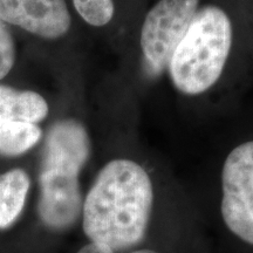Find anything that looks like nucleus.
Returning <instances> with one entry per match:
<instances>
[{"mask_svg":"<svg viewBox=\"0 0 253 253\" xmlns=\"http://www.w3.org/2000/svg\"><path fill=\"white\" fill-rule=\"evenodd\" d=\"M79 225L86 242L116 253L147 246L210 253L199 221L160 210L153 173L135 157H114L100 168L84 194Z\"/></svg>","mask_w":253,"mask_h":253,"instance_id":"obj_1","label":"nucleus"},{"mask_svg":"<svg viewBox=\"0 0 253 253\" xmlns=\"http://www.w3.org/2000/svg\"><path fill=\"white\" fill-rule=\"evenodd\" d=\"M90 156L89 134L80 121L66 119L50 126L40 161L37 211L53 235H66L80 224L84 197L81 173Z\"/></svg>","mask_w":253,"mask_h":253,"instance_id":"obj_2","label":"nucleus"},{"mask_svg":"<svg viewBox=\"0 0 253 253\" xmlns=\"http://www.w3.org/2000/svg\"><path fill=\"white\" fill-rule=\"evenodd\" d=\"M232 43L229 14L217 5L199 7L168 65L173 88L189 97L212 89L226 67Z\"/></svg>","mask_w":253,"mask_h":253,"instance_id":"obj_3","label":"nucleus"},{"mask_svg":"<svg viewBox=\"0 0 253 253\" xmlns=\"http://www.w3.org/2000/svg\"><path fill=\"white\" fill-rule=\"evenodd\" d=\"M209 224L212 231L207 242L214 240V253H253V140L235 145L224 157Z\"/></svg>","mask_w":253,"mask_h":253,"instance_id":"obj_4","label":"nucleus"},{"mask_svg":"<svg viewBox=\"0 0 253 253\" xmlns=\"http://www.w3.org/2000/svg\"><path fill=\"white\" fill-rule=\"evenodd\" d=\"M199 8V0H158L145 15L140 33L143 65L153 78L167 72L170 59Z\"/></svg>","mask_w":253,"mask_h":253,"instance_id":"obj_5","label":"nucleus"},{"mask_svg":"<svg viewBox=\"0 0 253 253\" xmlns=\"http://www.w3.org/2000/svg\"><path fill=\"white\" fill-rule=\"evenodd\" d=\"M0 19L48 40L65 37L72 25L66 0H0Z\"/></svg>","mask_w":253,"mask_h":253,"instance_id":"obj_6","label":"nucleus"},{"mask_svg":"<svg viewBox=\"0 0 253 253\" xmlns=\"http://www.w3.org/2000/svg\"><path fill=\"white\" fill-rule=\"evenodd\" d=\"M48 112V103L39 93L0 84V123L24 121L38 125Z\"/></svg>","mask_w":253,"mask_h":253,"instance_id":"obj_7","label":"nucleus"},{"mask_svg":"<svg viewBox=\"0 0 253 253\" xmlns=\"http://www.w3.org/2000/svg\"><path fill=\"white\" fill-rule=\"evenodd\" d=\"M31 178L24 169L0 173V231L11 229L19 220L26 205Z\"/></svg>","mask_w":253,"mask_h":253,"instance_id":"obj_8","label":"nucleus"},{"mask_svg":"<svg viewBox=\"0 0 253 253\" xmlns=\"http://www.w3.org/2000/svg\"><path fill=\"white\" fill-rule=\"evenodd\" d=\"M42 130L36 123L9 121L0 123V155L20 156L39 143Z\"/></svg>","mask_w":253,"mask_h":253,"instance_id":"obj_9","label":"nucleus"},{"mask_svg":"<svg viewBox=\"0 0 253 253\" xmlns=\"http://www.w3.org/2000/svg\"><path fill=\"white\" fill-rule=\"evenodd\" d=\"M78 14L88 25L103 27L108 25L115 13L114 0H72Z\"/></svg>","mask_w":253,"mask_h":253,"instance_id":"obj_10","label":"nucleus"},{"mask_svg":"<svg viewBox=\"0 0 253 253\" xmlns=\"http://www.w3.org/2000/svg\"><path fill=\"white\" fill-rule=\"evenodd\" d=\"M15 62V45L7 25L0 19V80L11 72Z\"/></svg>","mask_w":253,"mask_h":253,"instance_id":"obj_11","label":"nucleus"},{"mask_svg":"<svg viewBox=\"0 0 253 253\" xmlns=\"http://www.w3.org/2000/svg\"><path fill=\"white\" fill-rule=\"evenodd\" d=\"M74 253H116L113 250H110L106 246L94 244V243L86 242L84 245H81ZM125 253H175L169 250L161 249V248H153V246H147V248H140L131 250V251Z\"/></svg>","mask_w":253,"mask_h":253,"instance_id":"obj_12","label":"nucleus"}]
</instances>
